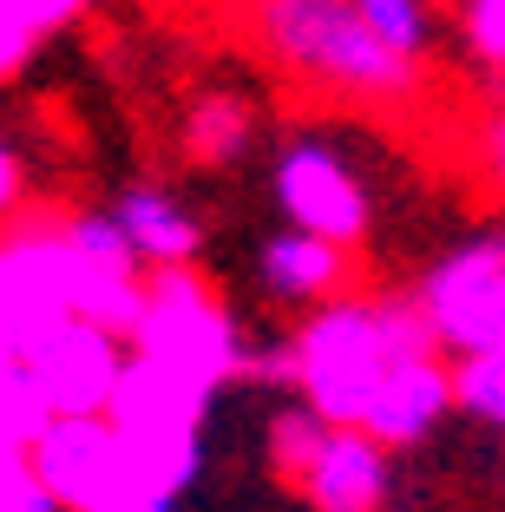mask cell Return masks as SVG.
Returning <instances> with one entry per match:
<instances>
[{"label":"cell","mask_w":505,"mask_h":512,"mask_svg":"<svg viewBox=\"0 0 505 512\" xmlns=\"http://www.w3.org/2000/svg\"><path fill=\"white\" fill-rule=\"evenodd\" d=\"M243 27L276 73H289L309 92H328L342 106L401 112L427 92V66L374 40L355 0H250Z\"/></svg>","instance_id":"6da1fadb"},{"label":"cell","mask_w":505,"mask_h":512,"mask_svg":"<svg viewBox=\"0 0 505 512\" xmlns=\"http://www.w3.org/2000/svg\"><path fill=\"white\" fill-rule=\"evenodd\" d=\"M289 348H296L302 407H315L328 427H361L387 368L407 355H433L440 342H433L414 296H361L355 289V296L302 316Z\"/></svg>","instance_id":"7a4b0ae2"},{"label":"cell","mask_w":505,"mask_h":512,"mask_svg":"<svg viewBox=\"0 0 505 512\" xmlns=\"http://www.w3.org/2000/svg\"><path fill=\"white\" fill-rule=\"evenodd\" d=\"M132 355L171 368L178 381L217 394L223 381L250 375V342L223 296L197 270H151V309L132 335Z\"/></svg>","instance_id":"3957f363"},{"label":"cell","mask_w":505,"mask_h":512,"mask_svg":"<svg viewBox=\"0 0 505 512\" xmlns=\"http://www.w3.org/2000/svg\"><path fill=\"white\" fill-rule=\"evenodd\" d=\"M73 270L66 217H20L0 237V362H33L46 335L73 322Z\"/></svg>","instance_id":"277c9868"},{"label":"cell","mask_w":505,"mask_h":512,"mask_svg":"<svg viewBox=\"0 0 505 512\" xmlns=\"http://www.w3.org/2000/svg\"><path fill=\"white\" fill-rule=\"evenodd\" d=\"M414 302L440 355H505V224L473 230L446 256H433L414 283Z\"/></svg>","instance_id":"5b68a950"},{"label":"cell","mask_w":505,"mask_h":512,"mask_svg":"<svg viewBox=\"0 0 505 512\" xmlns=\"http://www.w3.org/2000/svg\"><path fill=\"white\" fill-rule=\"evenodd\" d=\"M269 191H276V211L289 230H309L328 237L342 250H361L374 230V197L361 184V171L342 158V145L322 132H296L276 165H269Z\"/></svg>","instance_id":"8992f818"},{"label":"cell","mask_w":505,"mask_h":512,"mask_svg":"<svg viewBox=\"0 0 505 512\" xmlns=\"http://www.w3.org/2000/svg\"><path fill=\"white\" fill-rule=\"evenodd\" d=\"M27 368L40 381L46 407H53V421H66V414H112V401L125 388V368H132V348L73 316L60 335H46Z\"/></svg>","instance_id":"52a82bcc"},{"label":"cell","mask_w":505,"mask_h":512,"mask_svg":"<svg viewBox=\"0 0 505 512\" xmlns=\"http://www.w3.org/2000/svg\"><path fill=\"white\" fill-rule=\"evenodd\" d=\"M33 473L66 512H99L105 499H119V427L105 414H66L40 434Z\"/></svg>","instance_id":"ba28073f"},{"label":"cell","mask_w":505,"mask_h":512,"mask_svg":"<svg viewBox=\"0 0 505 512\" xmlns=\"http://www.w3.org/2000/svg\"><path fill=\"white\" fill-rule=\"evenodd\" d=\"M256 283H263L269 302H289V309H328V302L355 296V250L328 237H309V230H276L256 250Z\"/></svg>","instance_id":"9c48e42d"},{"label":"cell","mask_w":505,"mask_h":512,"mask_svg":"<svg viewBox=\"0 0 505 512\" xmlns=\"http://www.w3.org/2000/svg\"><path fill=\"white\" fill-rule=\"evenodd\" d=\"M446 414H460V401H453V362L433 348V355H407V362L387 368L361 434H374L387 453H401V447H420Z\"/></svg>","instance_id":"30bf717a"},{"label":"cell","mask_w":505,"mask_h":512,"mask_svg":"<svg viewBox=\"0 0 505 512\" xmlns=\"http://www.w3.org/2000/svg\"><path fill=\"white\" fill-rule=\"evenodd\" d=\"M387 486H394V460H387L381 440L361 434V427H328L315 460L302 467L296 493L315 512H381Z\"/></svg>","instance_id":"8fae6325"},{"label":"cell","mask_w":505,"mask_h":512,"mask_svg":"<svg viewBox=\"0 0 505 512\" xmlns=\"http://www.w3.org/2000/svg\"><path fill=\"white\" fill-rule=\"evenodd\" d=\"M112 217L125 224V237H132L145 270H197L204 224H197V211L178 191H164V184H125L112 197Z\"/></svg>","instance_id":"7c38bea8"},{"label":"cell","mask_w":505,"mask_h":512,"mask_svg":"<svg viewBox=\"0 0 505 512\" xmlns=\"http://www.w3.org/2000/svg\"><path fill=\"white\" fill-rule=\"evenodd\" d=\"M210 401H217V394L178 381L171 368L145 362V355H132L125 388H119V401H112V414H105V421L119 427V434H204Z\"/></svg>","instance_id":"4fadbf2b"},{"label":"cell","mask_w":505,"mask_h":512,"mask_svg":"<svg viewBox=\"0 0 505 512\" xmlns=\"http://www.w3.org/2000/svg\"><path fill=\"white\" fill-rule=\"evenodd\" d=\"M204 467V440L197 434H119V493L171 499L178 506L197 486Z\"/></svg>","instance_id":"5bb4252c"},{"label":"cell","mask_w":505,"mask_h":512,"mask_svg":"<svg viewBox=\"0 0 505 512\" xmlns=\"http://www.w3.org/2000/svg\"><path fill=\"white\" fill-rule=\"evenodd\" d=\"M184 158L191 165H237L243 151L256 145V106L243 92H197L184 106Z\"/></svg>","instance_id":"9a60e30c"},{"label":"cell","mask_w":505,"mask_h":512,"mask_svg":"<svg viewBox=\"0 0 505 512\" xmlns=\"http://www.w3.org/2000/svg\"><path fill=\"white\" fill-rule=\"evenodd\" d=\"M145 309H151V276L92 270V263H79V270H73V316L79 322H92V329L132 342L138 322H145Z\"/></svg>","instance_id":"2e32d148"},{"label":"cell","mask_w":505,"mask_h":512,"mask_svg":"<svg viewBox=\"0 0 505 512\" xmlns=\"http://www.w3.org/2000/svg\"><path fill=\"white\" fill-rule=\"evenodd\" d=\"M355 7L374 40L394 46L401 60H414V66L433 60V46H440V7L433 0H355Z\"/></svg>","instance_id":"e0dca14e"},{"label":"cell","mask_w":505,"mask_h":512,"mask_svg":"<svg viewBox=\"0 0 505 512\" xmlns=\"http://www.w3.org/2000/svg\"><path fill=\"white\" fill-rule=\"evenodd\" d=\"M46 427H53V407H46L33 368L0 362V453H33Z\"/></svg>","instance_id":"ac0fdd59"},{"label":"cell","mask_w":505,"mask_h":512,"mask_svg":"<svg viewBox=\"0 0 505 512\" xmlns=\"http://www.w3.org/2000/svg\"><path fill=\"white\" fill-rule=\"evenodd\" d=\"M453 40L473 73L505 86V0H453Z\"/></svg>","instance_id":"d6986e66"},{"label":"cell","mask_w":505,"mask_h":512,"mask_svg":"<svg viewBox=\"0 0 505 512\" xmlns=\"http://www.w3.org/2000/svg\"><path fill=\"white\" fill-rule=\"evenodd\" d=\"M66 243H73L79 263H92V270H132V276H151L145 263H138L132 237H125V224L112 211H73L66 217Z\"/></svg>","instance_id":"ffe728a7"},{"label":"cell","mask_w":505,"mask_h":512,"mask_svg":"<svg viewBox=\"0 0 505 512\" xmlns=\"http://www.w3.org/2000/svg\"><path fill=\"white\" fill-rule=\"evenodd\" d=\"M453 401H460V414H473V421L505 434V355H466V362H453Z\"/></svg>","instance_id":"44dd1931"},{"label":"cell","mask_w":505,"mask_h":512,"mask_svg":"<svg viewBox=\"0 0 505 512\" xmlns=\"http://www.w3.org/2000/svg\"><path fill=\"white\" fill-rule=\"evenodd\" d=\"M322 434H328V421L315 414V407H302V401L283 407V414L269 421V467H276L289 486H296L302 467L315 460V447H322Z\"/></svg>","instance_id":"7402d4cb"},{"label":"cell","mask_w":505,"mask_h":512,"mask_svg":"<svg viewBox=\"0 0 505 512\" xmlns=\"http://www.w3.org/2000/svg\"><path fill=\"white\" fill-rule=\"evenodd\" d=\"M0 512H66L33 473V453H0Z\"/></svg>","instance_id":"603a6c76"},{"label":"cell","mask_w":505,"mask_h":512,"mask_svg":"<svg viewBox=\"0 0 505 512\" xmlns=\"http://www.w3.org/2000/svg\"><path fill=\"white\" fill-rule=\"evenodd\" d=\"M14 20H27L33 33H60V27H73L79 14H86L92 0H0Z\"/></svg>","instance_id":"cb8c5ba5"},{"label":"cell","mask_w":505,"mask_h":512,"mask_svg":"<svg viewBox=\"0 0 505 512\" xmlns=\"http://www.w3.org/2000/svg\"><path fill=\"white\" fill-rule=\"evenodd\" d=\"M33 46H40V33H33L27 20H14V14H7V7H0V86H7V79H20V73H27Z\"/></svg>","instance_id":"d4e9b609"},{"label":"cell","mask_w":505,"mask_h":512,"mask_svg":"<svg viewBox=\"0 0 505 512\" xmlns=\"http://www.w3.org/2000/svg\"><path fill=\"white\" fill-rule=\"evenodd\" d=\"M473 158H479V171H486V178L505 191V106H492L486 119H479V132H473Z\"/></svg>","instance_id":"484cf974"},{"label":"cell","mask_w":505,"mask_h":512,"mask_svg":"<svg viewBox=\"0 0 505 512\" xmlns=\"http://www.w3.org/2000/svg\"><path fill=\"white\" fill-rule=\"evenodd\" d=\"M20 197H27V165H20V151L0 138V224H20Z\"/></svg>","instance_id":"4316f807"},{"label":"cell","mask_w":505,"mask_h":512,"mask_svg":"<svg viewBox=\"0 0 505 512\" xmlns=\"http://www.w3.org/2000/svg\"><path fill=\"white\" fill-rule=\"evenodd\" d=\"M99 512H178L171 499H145V493H119V499H105Z\"/></svg>","instance_id":"83f0119b"}]
</instances>
